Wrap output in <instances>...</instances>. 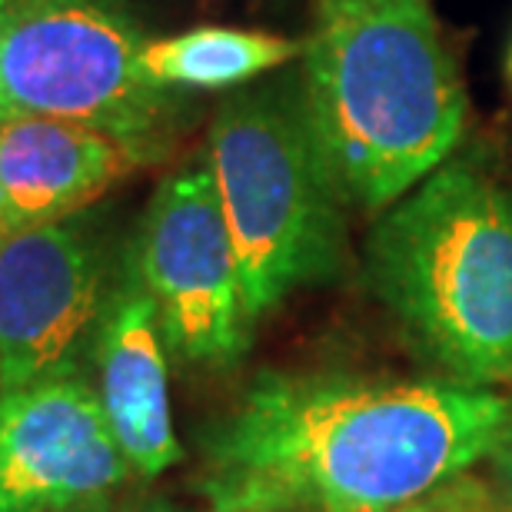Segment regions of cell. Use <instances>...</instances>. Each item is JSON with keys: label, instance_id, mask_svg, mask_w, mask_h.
Returning a JSON list of instances; mask_svg holds the SVG:
<instances>
[{"label": "cell", "instance_id": "obj_1", "mask_svg": "<svg viewBox=\"0 0 512 512\" xmlns=\"http://www.w3.org/2000/svg\"><path fill=\"white\" fill-rule=\"evenodd\" d=\"M509 403L463 383L263 373L203 436L213 512H413L489 456Z\"/></svg>", "mask_w": 512, "mask_h": 512}, {"label": "cell", "instance_id": "obj_2", "mask_svg": "<svg viewBox=\"0 0 512 512\" xmlns=\"http://www.w3.org/2000/svg\"><path fill=\"white\" fill-rule=\"evenodd\" d=\"M303 107L343 200L386 210L463 137L466 94L426 0H320Z\"/></svg>", "mask_w": 512, "mask_h": 512}, {"label": "cell", "instance_id": "obj_3", "mask_svg": "<svg viewBox=\"0 0 512 512\" xmlns=\"http://www.w3.org/2000/svg\"><path fill=\"white\" fill-rule=\"evenodd\" d=\"M370 280L463 386L512 380V197L479 170L439 167L383 213Z\"/></svg>", "mask_w": 512, "mask_h": 512}, {"label": "cell", "instance_id": "obj_4", "mask_svg": "<svg viewBox=\"0 0 512 512\" xmlns=\"http://www.w3.org/2000/svg\"><path fill=\"white\" fill-rule=\"evenodd\" d=\"M207 167L253 323L293 290L336 273L343 193L313 137L303 90L256 87L230 97L213 117Z\"/></svg>", "mask_w": 512, "mask_h": 512}, {"label": "cell", "instance_id": "obj_5", "mask_svg": "<svg viewBox=\"0 0 512 512\" xmlns=\"http://www.w3.org/2000/svg\"><path fill=\"white\" fill-rule=\"evenodd\" d=\"M127 0H20L0 50V124L47 117L157 157L177 94L143 74Z\"/></svg>", "mask_w": 512, "mask_h": 512}, {"label": "cell", "instance_id": "obj_6", "mask_svg": "<svg viewBox=\"0 0 512 512\" xmlns=\"http://www.w3.org/2000/svg\"><path fill=\"white\" fill-rule=\"evenodd\" d=\"M137 280L157 303L160 333L187 363L230 366L250 346L240 263L210 167L173 173L140 223Z\"/></svg>", "mask_w": 512, "mask_h": 512}, {"label": "cell", "instance_id": "obj_7", "mask_svg": "<svg viewBox=\"0 0 512 512\" xmlns=\"http://www.w3.org/2000/svg\"><path fill=\"white\" fill-rule=\"evenodd\" d=\"M104 320V260L74 217L0 237L4 389L70 380Z\"/></svg>", "mask_w": 512, "mask_h": 512}, {"label": "cell", "instance_id": "obj_8", "mask_svg": "<svg viewBox=\"0 0 512 512\" xmlns=\"http://www.w3.org/2000/svg\"><path fill=\"white\" fill-rule=\"evenodd\" d=\"M130 479L90 383L70 376L0 393V512H100Z\"/></svg>", "mask_w": 512, "mask_h": 512}, {"label": "cell", "instance_id": "obj_9", "mask_svg": "<svg viewBox=\"0 0 512 512\" xmlns=\"http://www.w3.org/2000/svg\"><path fill=\"white\" fill-rule=\"evenodd\" d=\"M97 399L133 476H160L183 459L173 433L167 356L160 346L157 303L137 273L120 286L100 320L97 340Z\"/></svg>", "mask_w": 512, "mask_h": 512}, {"label": "cell", "instance_id": "obj_10", "mask_svg": "<svg viewBox=\"0 0 512 512\" xmlns=\"http://www.w3.org/2000/svg\"><path fill=\"white\" fill-rule=\"evenodd\" d=\"M143 157L110 133L47 117L0 124V217L4 227H37L77 217L124 180Z\"/></svg>", "mask_w": 512, "mask_h": 512}, {"label": "cell", "instance_id": "obj_11", "mask_svg": "<svg viewBox=\"0 0 512 512\" xmlns=\"http://www.w3.org/2000/svg\"><path fill=\"white\" fill-rule=\"evenodd\" d=\"M303 44L263 30L193 27L167 40H147L140 67L163 90H223L290 64Z\"/></svg>", "mask_w": 512, "mask_h": 512}, {"label": "cell", "instance_id": "obj_12", "mask_svg": "<svg viewBox=\"0 0 512 512\" xmlns=\"http://www.w3.org/2000/svg\"><path fill=\"white\" fill-rule=\"evenodd\" d=\"M489 456H493V466H496L499 483H503L506 496L512 499V406L506 409L503 429H499V436H496L493 449H489Z\"/></svg>", "mask_w": 512, "mask_h": 512}, {"label": "cell", "instance_id": "obj_13", "mask_svg": "<svg viewBox=\"0 0 512 512\" xmlns=\"http://www.w3.org/2000/svg\"><path fill=\"white\" fill-rule=\"evenodd\" d=\"M17 7H20V0H0V50H4L7 27H10V20H14Z\"/></svg>", "mask_w": 512, "mask_h": 512}, {"label": "cell", "instance_id": "obj_14", "mask_svg": "<svg viewBox=\"0 0 512 512\" xmlns=\"http://www.w3.org/2000/svg\"><path fill=\"white\" fill-rule=\"evenodd\" d=\"M130 512H183L177 506H167V503H150V506H137V509H130ZM213 512V509H210Z\"/></svg>", "mask_w": 512, "mask_h": 512}, {"label": "cell", "instance_id": "obj_15", "mask_svg": "<svg viewBox=\"0 0 512 512\" xmlns=\"http://www.w3.org/2000/svg\"><path fill=\"white\" fill-rule=\"evenodd\" d=\"M4 233H7V227H4V217H0V237H4Z\"/></svg>", "mask_w": 512, "mask_h": 512}, {"label": "cell", "instance_id": "obj_16", "mask_svg": "<svg viewBox=\"0 0 512 512\" xmlns=\"http://www.w3.org/2000/svg\"><path fill=\"white\" fill-rule=\"evenodd\" d=\"M0 393H4V376H0Z\"/></svg>", "mask_w": 512, "mask_h": 512}, {"label": "cell", "instance_id": "obj_17", "mask_svg": "<svg viewBox=\"0 0 512 512\" xmlns=\"http://www.w3.org/2000/svg\"><path fill=\"white\" fill-rule=\"evenodd\" d=\"M509 70H512V57H509Z\"/></svg>", "mask_w": 512, "mask_h": 512}]
</instances>
